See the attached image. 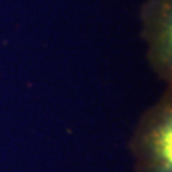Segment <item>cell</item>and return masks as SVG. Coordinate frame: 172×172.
<instances>
[{
	"mask_svg": "<svg viewBox=\"0 0 172 172\" xmlns=\"http://www.w3.org/2000/svg\"><path fill=\"white\" fill-rule=\"evenodd\" d=\"M153 51L157 57V64L166 72L167 63L170 64V0H157L153 4Z\"/></svg>",
	"mask_w": 172,
	"mask_h": 172,
	"instance_id": "obj_2",
	"label": "cell"
},
{
	"mask_svg": "<svg viewBox=\"0 0 172 172\" xmlns=\"http://www.w3.org/2000/svg\"><path fill=\"white\" fill-rule=\"evenodd\" d=\"M172 117L170 98L155 107L139 126L133 142L137 172H171Z\"/></svg>",
	"mask_w": 172,
	"mask_h": 172,
	"instance_id": "obj_1",
	"label": "cell"
}]
</instances>
